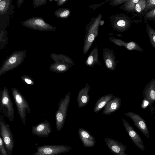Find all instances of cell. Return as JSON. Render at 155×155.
Segmentation results:
<instances>
[{"instance_id":"obj_18","label":"cell","mask_w":155,"mask_h":155,"mask_svg":"<svg viewBox=\"0 0 155 155\" xmlns=\"http://www.w3.org/2000/svg\"><path fill=\"white\" fill-rule=\"evenodd\" d=\"M78 133L84 146L91 147L95 145L96 142L94 137L87 130L80 128L78 130Z\"/></svg>"},{"instance_id":"obj_26","label":"cell","mask_w":155,"mask_h":155,"mask_svg":"<svg viewBox=\"0 0 155 155\" xmlns=\"http://www.w3.org/2000/svg\"><path fill=\"white\" fill-rule=\"evenodd\" d=\"M146 4V0H139L136 5L135 7V12L138 16H144V12Z\"/></svg>"},{"instance_id":"obj_39","label":"cell","mask_w":155,"mask_h":155,"mask_svg":"<svg viewBox=\"0 0 155 155\" xmlns=\"http://www.w3.org/2000/svg\"><path fill=\"white\" fill-rule=\"evenodd\" d=\"M117 35V36H119V37H122V35H121L120 34H118Z\"/></svg>"},{"instance_id":"obj_6","label":"cell","mask_w":155,"mask_h":155,"mask_svg":"<svg viewBox=\"0 0 155 155\" xmlns=\"http://www.w3.org/2000/svg\"><path fill=\"white\" fill-rule=\"evenodd\" d=\"M109 18L113 30L120 32L128 30L133 23L137 22L131 20L127 15L124 13L117 14L109 16Z\"/></svg>"},{"instance_id":"obj_4","label":"cell","mask_w":155,"mask_h":155,"mask_svg":"<svg viewBox=\"0 0 155 155\" xmlns=\"http://www.w3.org/2000/svg\"><path fill=\"white\" fill-rule=\"evenodd\" d=\"M71 92L69 91L64 98H61L58 104V110L55 113L56 126L57 131H60L63 128L66 120L70 97Z\"/></svg>"},{"instance_id":"obj_10","label":"cell","mask_w":155,"mask_h":155,"mask_svg":"<svg viewBox=\"0 0 155 155\" xmlns=\"http://www.w3.org/2000/svg\"><path fill=\"white\" fill-rule=\"evenodd\" d=\"M143 97L144 99L148 102L152 115L154 109L153 105L155 102V78L152 79L145 86L143 91Z\"/></svg>"},{"instance_id":"obj_2","label":"cell","mask_w":155,"mask_h":155,"mask_svg":"<svg viewBox=\"0 0 155 155\" xmlns=\"http://www.w3.org/2000/svg\"><path fill=\"white\" fill-rule=\"evenodd\" d=\"M12 92L17 111L24 126L25 124L26 114L31 112L30 106L24 96L16 88L12 87Z\"/></svg>"},{"instance_id":"obj_36","label":"cell","mask_w":155,"mask_h":155,"mask_svg":"<svg viewBox=\"0 0 155 155\" xmlns=\"http://www.w3.org/2000/svg\"><path fill=\"white\" fill-rule=\"evenodd\" d=\"M149 105L148 102L146 100L144 99L143 100L141 107L142 108H145Z\"/></svg>"},{"instance_id":"obj_14","label":"cell","mask_w":155,"mask_h":155,"mask_svg":"<svg viewBox=\"0 0 155 155\" xmlns=\"http://www.w3.org/2000/svg\"><path fill=\"white\" fill-rule=\"evenodd\" d=\"M104 141L110 150L115 155H128L125 151L127 147L122 143L111 138H105Z\"/></svg>"},{"instance_id":"obj_28","label":"cell","mask_w":155,"mask_h":155,"mask_svg":"<svg viewBox=\"0 0 155 155\" xmlns=\"http://www.w3.org/2000/svg\"><path fill=\"white\" fill-rule=\"evenodd\" d=\"M10 0H0V15L3 14L7 12L10 5Z\"/></svg>"},{"instance_id":"obj_7","label":"cell","mask_w":155,"mask_h":155,"mask_svg":"<svg viewBox=\"0 0 155 155\" xmlns=\"http://www.w3.org/2000/svg\"><path fill=\"white\" fill-rule=\"evenodd\" d=\"M0 134L8 155H11L14 149L13 136L9 125L7 124L3 117H0Z\"/></svg>"},{"instance_id":"obj_19","label":"cell","mask_w":155,"mask_h":155,"mask_svg":"<svg viewBox=\"0 0 155 155\" xmlns=\"http://www.w3.org/2000/svg\"><path fill=\"white\" fill-rule=\"evenodd\" d=\"M109 39L112 42L119 46H124L127 50L130 51H137L143 52V49L137 43L131 41L126 42L122 40L117 39L113 37H110Z\"/></svg>"},{"instance_id":"obj_13","label":"cell","mask_w":155,"mask_h":155,"mask_svg":"<svg viewBox=\"0 0 155 155\" xmlns=\"http://www.w3.org/2000/svg\"><path fill=\"white\" fill-rule=\"evenodd\" d=\"M125 114L132 120L135 126L146 137L149 138V131L146 122L140 116L132 112H127Z\"/></svg>"},{"instance_id":"obj_22","label":"cell","mask_w":155,"mask_h":155,"mask_svg":"<svg viewBox=\"0 0 155 155\" xmlns=\"http://www.w3.org/2000/svg\"><path fill=\"white\" fill-rule=\"evenodd\" d=\"M72 65L62 62H58L50 64L49 68L51 71L58 73L65 72L68 71L69 68L72 67Z\"/></svg>"},{"instance_id":"obj_32","label":"cell","mask_w":155,"mask_h":155,"mask_svg":"<svg viewBox=\"0 0 155 155\" xmlns=\"http://www.w3.org/2000/svg\"><path fill=\"white\" fill-rule=\"evenodd\" d=\"M0 155H8L1 136H0Z\"/></svg>"},{"instance_id":"obj_38","label":"cell","mask_w":155,"mask_h":155,"mask_svg":"<svg viewBox=\"0 0 155 155\" xmlns=\"http://www.w3.org/2000/svg\"><path fill=\"white\" fill-rule=\"evenodd\" d=\"M104 23V21L103 20H101L100 22V26L103 25Z\"/></svg>"},{"instance_id":"obj_17","label":"cell","mask_w":155,"mask_h":155,"mask_svg":"<svg viewBox=\"0 0 155 155\" xmlns=\"http://www.w3.org/2000/svg\"><path fill=\"white\" fill-rule=\"evenodd\" d=\"M90 89L89 85L87 83L85 86L79 91L77 97V101L79 108H82L89 103L90 95L89 92Z\"/></svg>"},{"instance_id":"obj_33","label":"cell","mask_w":155,"mask_h":155,"mask_svg":"<svg viewBox=\"0 0 155 155\" xmlns=\"http://www.w3.org/2000/svg\"><path fill=\"white\" fill-rule=\"evenodd\" d=\"M128 0H110L109 4L112 6L114 7L121 4H123Z\"/></svg>"},{"instance_id":"obj_11","label":"cell","mask_w":155,"mask_h":155,"mask_svg":"<svg viewBox=\"0 0 155 155\" xmlns=\"http://www.w3.org/2000/svg\"><path fill=\"white\" fill-rule=\"evenodd\" d=\"M51 132V124L47 119L31 128V134L39 137L48 138Z\"/></svg>"},{"instance_id":"obj_30","label":"cell","mask_w":155,"mask_h":155,"mask_svg":"<svg viewBox=\"0 0 155 155\" xmlns=\"http://www.w3.org/2000/svg\"><path fill=\"white\" fill-rule=\"evenodd\" d=\"M146 4L144 15L155 8V0H146Z\"/></svg>"},{"instance_id":"obj_34","label":"cell","mask_w":155,"mask_h":155,"mask_svg":"<svg viewBox=\"0 0 155 155\" xmlns=\"http://www.w3.org/2000/svg\"><path fill=\"white\" fill-rule=\"evenodd\" d=\"M47 0H34L33 5L34 8H36L47 3Z\"/></svg>"},{"instance_id":"obj_27","label":"cell","mask_w":155,"mask_h":155,"mask_svg":"<svg viewBox=\"0 0 155 155\" xmlns=\"http://www.w3.org/2000/svg\"><path fill=\"white\" fill-rule=\"evenodd\" d=\"M146 31L150 41L155 50V30L147 23H146Z\"/></svg>"},{"instance_id":"obj_21","label":"cell","mask_w":155,"mask_h":155,"mask_svg":"<svg viewBox=\"0 0 155 155\" xmlns=\"http://www.w3.org/2000/svg\"><path fill=\"white\" fill-rule=\"evenodd\" d=\"M113 96L112 94H108L100 98L94 104L93 108L94 112L96 113L100 112Z\"/></svg>"},{"instance_id":"obj_23","label":"cell","mask_w":155,"mask_h":155,"mask_svg":"<svg viewBox=\"0 0 155 155\" xmlns=\"http://www.w3.org/2000/svg\"><path fill=\"white\" fill-rule=\"evenodd\" d=\"M50 57L55 62H62L71 65H74L73 60L68 56L63 54H56L52 53L50 55Z\"/></svg>"},{"instance_id":"obj_35","label":"cell","mask_w":155,"mask_h":155,"mask_svg":"<svg viewBox=\"0 0 155 155\" xmlns=\"http://www.w3.org/2000/svg\"><path fill=\"white\" fill-rule=\"evenodd\" d=\"M57 3V5L58 6H61L63 5L68 1V0H54Z\"/></svg>"},{"instance_id":"obj_9","label":"cell","mask_w":155,"mask_h":155,"mask_svg":"<svg viewBox=\"0 0 155 155\" xmlns=\"http://www.w3.org/2000/svg\"><path fill=\"white\" fill-rule=\"evenodd\" d=\"M21 23L26 27L39 31H54L57 28L45 22L44 19L41 17H32Z\"/></svg>"},{"instance_id":"obj_24","label":"cell","mask_w":155,"mask_h":155,"mask_svg":"<svg viewBox=\"0 0 155 155\" xmlns=\"http://www.w3.org/2000/svg\"><path fill=\"white\" fill-rule=\"evenodd\" d=\"M139 0H128L127 2L120 6V9L123 10L127 12L134 14L135 7L136 4Z\"/></svg>"},{"instance_id":"obj_20","label":"cell","mask_w":155,"mask_h":155,"mask_svg":"<svg viewBox=\"0 0 155 155\" xmlns=\"http://www.w3.org/2000/svg\"><path fill=\"white\" fill-rule=\"evenodd\" d=\"M85 64L89 67H92L96 65H101L99 60L98 50L96 47H94L85 61Z\"/></svg>"},{"instance_id":"obj_25","label":"cell","mask_w":155,"mask_h":155,"mask_svg":"<svg viewBox=\"0 0 155 155\" xmlns=\"http://www.w3.org/2000/svg\"><path fill=\"white\" fill-rule=\"evenodd\" d=\"M70 14V10L67 8H59L54 12L55 16L57 18L62 19L68 18Z\"/></svg>"},{"instance_id":"obj_1","label":"cell","mask_w":155,"mask_h":155,"mask_svg":"<svg viewBox=\"0 0 155 155\" xmlns=\"http://www.w3.org/2000/svg\"><path fill=\"white\" fill-rule=\"evenodd\" d=\"M102 17V15L100 14L97 17L92 18L89 23L85 25L86 34L83 48L84 55L87 53L98 35L100 22Z\"/></svg>"},{"instance_id":"obj_29","label":"cell","mask_w":155,"mask_h":155,"mask_svg":"<svg viewBox=\"0 0 155 155\" xmlns=\"http://www.w3.org/2000/svg\"><path fill=\"white\" fill-rule=\"evenodd\" d=\"M143 18L146 21L149 20L155 22V8L146 13Z\"/></svg>"},{"instance_id":"obj_40","label":"cell","mask_w":155,"mask_h":155,"mask_svg":"<svg viewBox=\"0 0 155 155\" xmlns=\"http://www.w3.org/2000/svg\"></svg>"},{"instance_id":"obj_12","label":"cell","mask_w":155,"mask_h":155,"mask_svg":"<svg viewBox=\"0 0 155 155\" xmlns=\"http://www.w3.org/2000/svg\"><path fill=\"white\" fill-rule=\"evenodd\" d=\"M123 124L130 139L135 145L142 151L145 149L143 141L138 134L125 119L122 120Z\"/></svg>"},{"instance_id":"obj_15","label":"cell","mask_w":155,"mask_h":155,"mask_svg":"<svg viewBox=\"0 0 155 155\" xmlns=\"http://www.w3.org/2000/svg\"><path fill=\"white\" fill-rule=\"evenodd\" d=\"M103 59L106 68L111 71L115 70L117 64L115 54L113 50L105 47L103 50Z\"/></svg>"},{"instance_id":"obj_8","label":"cell","mask_w":155,"mask_h":155,"mask_svg":"<svg viewBox=\"0 0 155 155\" xmlns=\"http://www.w3.org/2000/svg\"><path fill=\"white\" fill-rule=\"evenodd\" d=\"M37 151L32 155H58L70 151V146L60 145H48L36 147Z\"/></svg>"},{"instance_id":"obj_5","label":"cell","mask_w":155,"mask_h":155,"mask_svg":"<svg viewBox=\"0 0 155 155\" xmlns=\"http://www.w3.org/2000/svg\"><path fill=\"white\" fill-rule=\"evenodd\" d=\"M0 109L10 121H13L14 117L13 104L11 99L8 88L4 87L0 91Z\"/></svg>"},{"instance_id":"obj_31","label":"cell","mask_w":155,"mask_h":155,"mask_svg":"<svg viewBox=\"0 0 155 155\" xmlns=\"http://www.w3.org/2000/svg\"><path fill=\"white\" fill-rule=\"evenodd\" d=\"M22 82L24 83L31 85H34L35 82L32 77L30 75H25L21 77Z\"/></svg>"},{"instance_id":"obj_16","label":"cell","mask_w":155,"mask_h":155,"mask_svg":"<svg viewBox=\"0 0 155 155\" xmlns=\"http://www.w3.org/2000/svg\"><path fill=\"white\" fill-rule=\"evenodd\" d=\"M121 104V98L118 97L113 96L104 107L102 114L110 115L119 109Z\"/></svg>"},{"instance_id":"obj_3","label":"cell","mask_w":155,"mask_h":155,"mask_svg":"<svg viewBox=\"0 0 155 155\" xmlns=\"http://www.w3.org/2000/svg\"><path fill=\"white\" fill-rule=\"evenodd\" d=\"M26 55L25 51H14L3 62L0 68V76L20 65L23 62Z\"/></svg>"},{"instance_id":"obj_37","label":"cell","mask_w":155,"mask_h":155,"mask_svg":"<svg viewBox=\"0 0 155 155\" xmlns=\"http://www.w3.org/2000/svg\"><path fill=\"white\" fill-rule=\"evenodd\" d=\"M24 0H17V4L18 7H19L22 4Z\"/></svg>"}]
</instances>
